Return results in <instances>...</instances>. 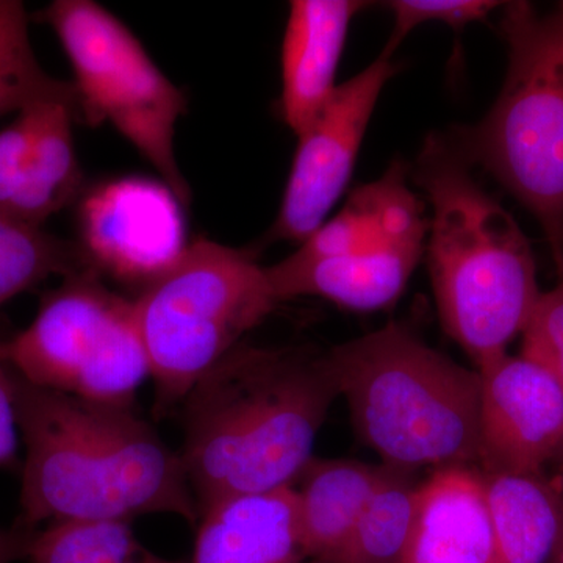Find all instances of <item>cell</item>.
Here are the masks:
<instances>
[{
	"instance_id": "83f0119b",
	"label": "cell",
	"mask_w": 563,
	"mask_h": 563,
	"mask_svg": "<svg viewBox=\"0 0 563 563\" xmlns=\"http://www.w3.org/2000/svg\"><path fill=\"white\" fill-rule=\"evenodd\" d=\"M550 563H563V526L561 537H559V542L555 544L554 554Z\"/></svg>"
},
{
	"instance_id": "30bf717a",
	"label": "cell",
	"mask_w": 563,
	"mask_h": 563,
	"mask_svg": "<svg viewBox=\"0 0 563 563\" xmlns=\"http://www.w3.org/2000/svg\"><path fill=\"white\" fill-rule=\"evenodd\" d=\"M398 70L390 55L383 52L372 65L339 85L298 136V150L268 242L301 244L329 220L354 174L377 101Z\"/></svg>"
},
{
	"instance_id": "cb8c5ba5",
	"label": "cell",
	"mask_w": 563,
	"mask_h": 563,
	"mask_svg": "<svg viewBox=\"0 0 563 563\" xmlns=\"http://www.w3.org/2000/svg\"><path fill=\"white\" fill-rule=\"evenodd\" d=\"M521 354L542 363L563 384V273L542 292L523 333Z\"/></svg>"
},
{
	"instance_id": "9c48e42d",
	"label": "cell",
	"mask_w": 563,
	"mask_h": 563,
	"mask_svg": "<svg viewBox=\"0 0 563 563\" xmlns=\"http://www.w3.org/2000/svg\"><path fill=\"white\" fill-rule=\"evenodd\" d=\"M429 221L409 185L354 192L314 242L268 266L277 301L314 296L351 312H379L401 298L424 254Z\"/></svg>"
},
{
	"instance_id": "ac0fdd59",
	"label": "cell",
	"mask_w": 563,
	"mask_h": 563,
	"mask_svg": "<svg viewBox=\"0 0 563 563\" xmlns=\"http://www.w3.org/2000/svg\"><path fill=\"white\" fill-rule=\"evenodd\" d=\"M498 563H547L563 526V483L544 474L481 472Z\"/></svg>"
},
{
	"instance_id": "7a4b0ae2",
	"label": "cell",
	"mask_w": 563,
	"mask_h": 563,
	"mask_svg": "<svg viewBox=\"0 0 563 563\" xmlns=\"http://www.w3.org/2000/svg\"><path fill=\"white\" fill-rule=\"evenodd\" d=\"M339 395L324 354L240 344L188 393L180 459L199 514L231 496L292 487Z\"/></svg>"
},
{
	"instance_id": "7c38bea8",
	"label": "cell",
	"mask_w": 563,
	"mask_h": 563,
	"mask_svg": "<svg viewBox=\"0 0 563 563\" xmlns=\"http://www.w3.org/2000/svg\"><path fill=\"white\" fill-rule=\"evenodd\" d=\"M477 373L481 472L543 474L563 446V384L523 354H504Z\"/></svg>"
},
{
	"instance_id": "484cf974",
	"label": "cell",
	"mask_w": 563,
	"mask_h": 563,
	"mask_svg": "<svg viewBox=\"0 0 563 563\" xmlns=\"http://www.w3.org/2000/svg\"><path fill=\"white\" fill-rule=\"evenodd\" d=\"M31 529L16 525L13 529L0 528V563H14L27 558Z\"/></svg>"
},
{
	"instance_id": "9a60e30c",
	"label": "cell",
	"mask_w": 563,
	"mask_h": 563,
	"mask_svg": "<svg viewBox=\"0 0 563 563\" xmlns=\"http://www.w3.org/2000/svg\"><path fill=\"white\" fill-rule=\"evenodd\" d=\"M190 563H301L307 558L295 487L247 493L199 514Z\"/></svg>"
},
{
	"instance_id": "5b68a950",
	"label": "cell",
	"mask_w": 563,
	"mask_h": 563,
	"mask_svg": "<svg viewBox=\"0 0 563 563\" xmlns=\"http://www.w3.org/2000/svg\"><path fill=\"white\" fill-rule=\"evenodd\" d=\"M509 65L492 109L453 139L536 218L563 273V2L539 13L529 2L501 7Z\"/></svg>"
},
{
	"instance_id": "4316f807",
	"label": "cell",
	"mask_w": 563,
	"mask_h": 563,
	"mask_svg": "<svg viewBox=\"0 0 563 563\" xmlns=\"http://www.w3.org/2000/svg\"><path fill=\"white\" fill-rule=\"evenodd\" d=\"M129 563H185L181 561H172V559L161 558V555L151 553V551H146V553L141 554L140 558H136L135 561Z\"/></svg>"
},
{
	"instance_id": "d6986e66",
	"label": "cell",
	"mask_w": 563,
	"mask_h": 563,
	"mask_svg": "<svg viewBox=\"0 0 563 563\" xmlns=\"http://www.w3.org/2000/svg\"><path fill=\"white\" fill-rule=\"evenodd\" d=\"M409 470L390 466L331 563H404L417 520L418 490Z\"/></svg>"
},
{
	"instance_id": "4fadbf2b",
	"label": "cell",
	"mask_w": 563,
	"mask_h": 563,
	"mask_svg": "<svg viewBox=\"0 0 563 563\" xmlns=\"http://www.w3.org/2000/svg\"><path fill=\"white\" fill-rule=\"evenodd\" d=\"M79 110L66 101L25 107L0 131V214L43 229L55 213L79 201L84 172L74 141Z\"/></svg>"
},
{
	"instance_id": "3957f363",
	"label": "cell",
	"mask_w": 563,
	"mask_h": 563,
	"mask_svg": "<svg viewBox=\"0 0 563 563\" xmlns=\"http://www.w3.org/2000/svg\"><path fill=\"white\" fill-rule=\"evenodd\" d=\"M412 177L432 207L424 254L440 322L483 368L523 335L542 296L531 243L453 136L431 133Z\"/></svg>"
},
{
	"instance_id": "8fae6325",
	"label": "cell",
	"mask_w": 563,
	"mask_h": 563,
	"mask_svg": "<svg viewBox=\"0 0 563 563\" xmlns=\"http://www.w3.org/2000/svg\"><path fill=\"white\" fill-rule=\"evenodd\" d=\"M184 209L162 180L101 181L77 201V244L96 272L143 290L168 272L190 244Z\"/></svg>"
},
{
	"instance_id": "603a6c76",
	"label": "cell",
	"mask_w": 563,
	"mask_h": 563,
	"mask_svg": "<svg viewBox=\"0 0 563 563\" xmlns=\"http://www.w3.org/2000/svg\"><path fill=\"white\" fill-rule=\"evenodd\" d=\"M393 14V32L384 54L391 55L406 36L421 24L439 22L461 32L474 22L485 21L503 2L493 0H390L384 3Z\"/></svg>"
},
{
	"instance_id": "f546056e",
	"label": "cell",
	"mask_w": 563,
	"mask_h": 563,
	"mask_svg": "<svg viewBox=\"0 0 563 563\" xmlns=\"http://www.w3.org/2000/svg\"><path fill=\"white\" fill-rule=\"evenodd\" d=\"M559 455H562V457H563V446H562V450H561V454H559Z\"/></svg>"
},
{
	"instance_id": "5bb4252c",
	"label": "cell",
	"mask_w": 563,
	"mask_h": 563,
	"mask_svg": "<svg viewBox=\"0 0 563 563\" xmlns=\"http://www.w3.org/2000/svg\"><path fill=\"white\" fill-rule=\"evenodd\" d=\"M362 0H292L282 41L280 111L301 135L331 99L352 21Z\"/></svg>"
},
{
	"instance_id": "7402d4cb",
	"label": "cell",
	"mask_w": 563,
	"mask_h": 563,
	"mask_svg": "<svg viewBox=\"0 0 563 563\" xmlns=\"http://www.w3.org/2000/svg\"><path fill=\"white\" fill-rule=\"evenodd\" d=\"M131 521H63L33 531L29 563H129L146 553Z\"/></svg>"
},
{
	"instance_id": "2e32d148",
	"label": "cell",
	"mask_w": 563,
	"mask_h": 563,
	"mask_svg": "<svg viewBox=\"0 0 563 563\" xmlns=\"http://www.w3.org/2000/svg\"><path fill=\"white\" fill-rule=\"evenodd\" d=\"M404 563H498L479 470L443 466L420 485Z\"/></svg>"
},
{
	"instance_id": "d4e9b609",
	"label": "cell",
	"mask_w": 563,
	"mask_h": 563,
	"mask_svg": "<svg viewBox=\"0 0 563 563\" xmlns=\"http://www.w3.org/2000/svg\"><path fill=\"white\" fill-rule=\"evenodd\" d=\"M20 426L14 399L13 373L0 357V468H11L18 463Z\"/></svg>"
},
{
	"instance_id": "ba28073f",
	"label": "cell",
	"mask_w": 563,
	"mask_h": 563,
	"mask_svg": "<svg viewBox=\"0 0 563 563\" xmlns=\"http://www.w3.org/2000/svg\"><path fill=\"white\" fill-rule=\"evenodd\" d=\"M0 357L25 383L113 406H133L151 379L133 299L109 290L92 268L46 292L31 324L0 344Z\"/></svg>"
},
{
	"instance_id": "52a82bcc",
	"label": "cell",
	"mask_w": 563,
	"mask_h": 563,
	"mask_svg": "<svg viewBox=\"0 0 563 563\" xmlns=\"http://www.w3.org/2000/svg\"><path fill=\"white\" fill-rule=\"evenodd\" d=\"M73 66L80 121L110 122L187 209L191 190L176 157L184 92L114 14L91 0H54L38 13Z\"/></svg>"
},
{
	"instance_id": "8992f818",
	"label": "cell",
	"mask_w": 563,
	"mask_h": 563,
	"mask_svg": "<svg viewBox=\"0 0 563 563\" xmlns=\"http://www.w3.org/2000/svg\"><path fill=\"white\" fill-rule=\"evenodd\" d=\"M250 252L196 240L133 299L158 417L172 412L213 366L279 306Z\"/></svg>"
},
{
	"instance_id": "44dd1931",
	"label": "cell",
	"mask_w": 563,
	"mask_h": 563,
	"mask_svg": "<svg viewBox=\"0 0 563 563\" xmlns=\"http://www.w3.org/2000/svg\"><path fill=\"white\" fill-rule=\"evenodd\" d=\"M87 268L92 266L79 244L0 214V309L52 276L66 277Z\"/></svg>"
},
{
	"instance_id": "6da1fadb",
	"label": "cell",
	"mask_w": 563,
	"mask_h": 563,
	"mask_svg": "<svg viewBox=\"0 0 563 563\" xmlns=\"http://www.w3.org/2000/svg\"><path fill=\"white\" fill-rule=\"evenodd\" d=\"M13 384L25 446L18 525L36 531L63 521H132L154 514L198 525L179 451L133 406L87 401L14 373Z\"/></svg>"
},
{
	"instance_id": "e0dca14e",
	"label": "cell",
	"mask_w": 563,
	"mask_h": 563,
	"mask_svg": "<svg viewBox=\"0 0 563 563\" xmlns=\"http://www.w3.org/2000/svg\"><path fill=\"white\" fill-rule=\"evenodd\" d=\"M390 465L357 461H313L303 470L298 520L307 558L333 562Z\"/></svg>"
},
{
	"instance_id": "f1b7e54d",
	"label": "cell",
	"mask_w": 563,
	"mask_h": 563,
	"mask_svg": "<svg viewBox=\"0 0 563 563\" xmlns=\"http://www.w3.org/2000/svg\"><path fill=\"white\" fill-rule=\"evenodd\" d=\"M313 563H331V562H324V561H312Z\"/></svg>"
},
{
	"instance_id": "4dcf8cb0",
	"label": "cell",
	"mask_w": 563,
	"mask_h": 563,
	"mask_svg": "<svg viewBox=\"0 0 563 563\" xmlns=\"http://www.w3.org/2000/svg\"><path fill=\"white\" fill-rule=\"evenodd\" d=\"M310 563H313V562H310Z\"/></svg>"
},
{
	"instance_id": "ffe728a7",
	"label": "cell",
	"mask_w": 563,
	"mask_h": 563,
	"mask_svg": "<svg viewBox=\"0 0 563 563\" xmlns=\"http://www.w3.org/2000/svg\"><path fill=\"white\" fill-rule=\"evenodd\" d=\"M41 101H66L79 110L73 81L55 79L40 65L24 3L0 0V117Z\"/></svg>"
},
{
	"instance_id": "277c9868",
	"label": "cell",
	"mask_w": 563,
	"mask_h": 563,
	"mask_svg": "<svg viewBox=\"0 0 563 563\" xmlns=\"http://www.w3.org/2000/svg\"><path fill=\"white\" fill-rule=\"evenodd\" d=\"M358 435L401 470L479 461L481 377L390 322L324 352Z\"/></svg>"
}]
</instances>
